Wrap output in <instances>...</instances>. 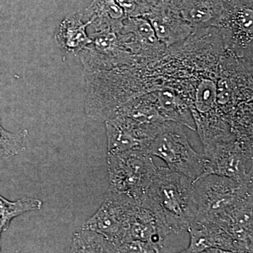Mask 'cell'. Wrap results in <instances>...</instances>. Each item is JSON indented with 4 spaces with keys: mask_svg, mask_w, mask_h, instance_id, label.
Here are the masks:
<instances>
[{
    "mask_svg": "<svg viewBox=\"0 0 253 253\" xmlns=\"http://www.w3.org/2000/svg\"><path fill=\"white\" fill-rule=\"evenodd\" d=\"M137 202L151 210L169 234L188 232L196 212L194 181L168 168L156 167Z\"/></svg>",
    "mask_w": 253,
    "mask_h": 253,
    "instance_id": "6da1fadb",
    "label": "cell"
},
{
    "mask_svg": "<svg viewBox=\"0 0 253 253\" xmlns=\"http://www.w3.org/2000/svg\"><path fill=\"white\" fill-rule=\"evenodd\" d=\"M204 155L208 158L204 176L214 174L241 184L253 182V169L248 170V165L253 163V149L245 147L237 139L217 143L204 150Z\"/></svg>",
    "mask_w": 253,
    "mask_h": 253,
    "instance_id": "52a82bcc",
    "label": "cell"
},
{
    "mask_svg": "<svg viewBox=\"0 0 253 253\" xmlns=\"http://www.w3.org/2000/svg\"><path fill=\"white\" fill-rule=\"evenodd\" d=\"M182 126L179 123L165 121L146 150L163 160L171 170L195 181L206 174L208 158L191 147Z\"/></svg>",
    "mask_w": 253,
    "mask_h": 253,
    "instance_id": "7a4b0ae2",
    "label": "cell"
},
{
    "mask_svg": "<svg viewBox=\"0 0 253 253\" xmlns=\"http://www.w3.org/2000/svg\"><path fill=\"white\" fill-rule=\"evenodd\" d=\"M126 17H145L154 9L160 0H116Z\"/></svg>",
    "mask_w": 253,
    "mask_h": 253,
    "instance_id": "2e32d148",
    "label": "cell"
},
{
    "mask_svg": "<svg viewBox=\"0 0 253 253\" xmlns=\"http://www.w3.org/2000/svg\"><path fill=\"white\" fill-rule=\"evenodd\" d=\"M109 189L124 193L136 201L144 194L156 166L151 154L133 149L108 155Z\"/></svg>",
    "mask_w": 253,
    "mask_h": 253,
    "instance_id": "277c9868",
    "label": "cell"
},
{
    "mask_svg": "<svg viewBox=\"0 0 253 253\" xmlns=\"http://www.w3.org/2000/svg\"><path fill=\"white\" fill-rule=\"evenodd\" d=\"M172 4L194 33L217 28L224 9V0H179Z\"/></svg>",
    "mask_w": 253,
    "mask_h": 253,
    "instance_id": "30bf717a",
    "label": "cell"
},
{
    "mask_svg": "<svg viewBox=\"0 0 253 253\" xmlns=\"http://www.w3.org/2000/svg\"><path fill=\"white\" fill-rule=\"evenodd\" d=\"M149 21L155 34L166 49L176 47L184 42L194 30L172 3L160 0L154 9L144 17Z\"/></svg>",
    "mask_w": 253,
    "mask_h": 253,
    "instance_id": "9c48e42d",
    "label": "cell"
},
{
    "mask_svg": "<svg viewBox=\"0 0 253 253\" xmlns=\"http://www.w3.org/2000/svg\"><path fill=\"white\" fill-rule=\"evenodd\" d=\"M90 23L89 21L84 24L76 17L65 20L60 27L58 36L59 42L69 51H76L91 44L92 41L86 36L85 33L86 26Z\"/></svg>",
    "mask_w": 253,
    "mask_h": 253,
    "instance_id": "4fadbf2b",
    "label": "cell"
},
{
    "mask_svg": "<svg viewBox=\"0 0 253 253\" xmlns=\"http://www.w3.org/2000/svg\"><path fill=\"white\" fill-rule=\"evenodd\" d=\"M28 134L27 129L17 132L6 130L0 123V158L12 157L23 152L26 149Z\"/></svg>",
    "mask_w": 253,
    "mask_h": 253,
    "instance_id": "9a60e30c",
    "label": "cell"
},
{
    "mask_svg": "<svg viewBox=\"0 0 253 253\" xmlns=\"http://www.w3.org/2000/svg\"><path fill=\"white\" fill-rule=\"evenodd\" d=\"M42 201L30 197H23L16 201H10L0 195V252L1 234L7 230L14 218L24 213L40 211Z\"/></svg>",
    "mask_w": 253,
    "mask_h": 253,
    "instance_id": "7c38bea8",
    "label": "cell"
},
{
    "mask_svg": "<svg viewBox=\"0 0 253 253\" xmlns=\"http://www.w3.org/2000/svg\"><path fill=\"white\" fill-rule=\"evenodd\" d=\"M163 123L155 125L142 124L123 116H116L106 120L105 125L107 135L108 155L133 149L146 150L148 145L158 134Z\"/></svg>",
    "mask_w": 253,
    "mask_h": 253,
    "instance_id": "ba28073f",
    "label": "cell"
},
{
    "mask_svg": "<svg viewBox=\"0 0 253 253\" xmlns=\"http://www.w3.org/2000/svg\"><path fill=\"white\" fill-rule=\"evenodd\" d=\"M253 182L241 184L230 178L208 174L194 181L195 222H206L229 211L253 195ZM192 221V222H193Z\"/></svg>",
    "mask_w": 253,
    "mask_h": 253,
    "instance_id": "3957f363",
    "label": "cell"
},
{
    "mask_svg": "<svg viewBox=\"0 0 253 253\" xmlns=\"http://www.w3.org/2000/svg\"><path fill=\"white\" fill-rule=\"evenodd\" d=\"M71 252L117 253L115 245L104 236L94 231L83 229L75 234Z\"/></svg>",
    "mask_w": 253,
    "mask_h": 253,
    "instance_id": "5bb4252c",
    "label": "cell"
},
{
    "mask_svg": "<svg viewBox=\"0 0 253 253\" xmlns=\"http://www.w3.org/2000/svg\"><path fill=\"white\" fill-rule=\"evenodd\" d=\"M253 0H224L217 28L224 49L237 59L253 63Z\"/></svg>",
    "mask_w": 253,
    "mask_h": 253,
    "instance_id": "5b68a950",
    "label": "cell"
},
{
    "mask_svg": "<svg viewBox=\"0 0 253 253\" xmlns=\"http://www.w3.org/2000/svg\"><path fill=\"white\" fill-rule=\"evenodd\" d=\"M164 1H168V2L172 3V4H174V3L177 2L179 0H164Z\"/></svg>",
    "mask_w": 253,
    "mask_h": 253,
    "instance_id": "e0dca14e",
    "label": "cell"
},
{
    "mask_svg": "<svg viewBox=\"0 0 253 253\" xmlns=\"http://www.w3.org/2000/svg\"><path fill=\"white\" fill-rule=\"evenodd\" d=\"M154 92L156 108L164 121L179 123L196 131L189 104L181 94L169 87H163Z\"/></svg>",
    "mask_w": 253,
    "mask_h": 253,
    "instance_id": "8fae6325",
    "label": "cell"
},
{
    "mask_svg": "<svg viewBox=\"0 0 253 253\" xmlns=\"http://www.w3.org/2000/svg\"><path fill=\"white\" fill-rule=\"evenodd\" d=\"M137 206V201L129 195L109 189L104 204L82 229L104 236L115 245L118 253L120 246L126 243L131 218Z\"/></svg>",
    "mask_w": 253,
    "mask_h": 253,
    "instance_id": "8992f818",
    "label": "cell"
}]
</instances>
